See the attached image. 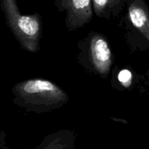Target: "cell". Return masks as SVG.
<instances>
[{"label":"cell","mask_w":149,"mask_h":149,"mask_svg":"<svg viewBox=\"0 0 149 149\" xmlns=\"http://www.w3.org/2000/svg\"><path fill=\"white\" fill-rule=\"evenodd\" d=\"M76 134L72 130H60L47 135L36 148L70 149L75 145Z\"/></svg>","instance_id":"6"},{"label":"cell","mask_w":149,"mask_h":149,"mask_svg":"<svg viewBox=\"0 0 149 149\" xmlns=\"http://www.w3.org/2000/svg\"><path fill=\"white\" fill-rule=\"evenodd\" d=\"M144 81H145V84H146L148 87H149V70L145 74V78H144Z\"/></svg>","instance_id":"9"},{"label":"cell","mask_w":149,"mask_h":149,"mask_svg":"<svg viewBox=\"0 0 149 149\" xmlns=\"http://www.w3.org/2000/svg\"><path fill=\"white\" fill-rule=\"evenodd\" d=\"M0 6L6 23L20 47L31 53L37 52L43 29L40 14H21L17 0H0Z\"/></svg>","instance_id":"2"},{"label":"cell","mask_w":149,"mask_h":149,"mask_svg":"<svg viewBox=\"0 0 149 149\" xmlns=\"http://www.w3.org/2000/svg\"><path fill=\"white\" fill-rule=\"evenodd\" d=\"M127 1L128 0H93L94 13L100 18H114L125 10Z\"/></svg>","instance_id":"7"},{"label":"cell","mask_w":149,"mask_h":149,"mask_svg":"<svg viewBox=\"0 0 149 149\" xmlns=\"http://www.w3.org/2000/svg\"><path fill=\"white\" fill-rule=\"evenodd\" d=\"M55 5L65 13V27L71 31L84 27L95 14L93 0H55Z\"/></svg>","instance_id":"5"},{"label":"cell","mask_w":149,"mask_h":149,"mask_svg":"<svg viewBox=\"0 0 149 149\" xmlns=\"http://www.w3.org/2000/svg\"><path fill=\"white\" fill-rule=\"evenodd\" d=\"M113 86H115L116 89L119 90H129L135 84V75L134 73L129 68H122L117 72L113 71Z\"/></svg>","instance_id":"8"},{"label":"cell","mask_w":149,"mask_h":149,"mask_svg":"<svg viewBox=\"0 0 149 149\" xmlns=\"http://www.w3.org/2000/svg\"><path fill=\"white\" fill-rule=\"evenodd\" d=\"M78 62L88 73L106 79L113 63V55L107 37L90 31L77 43Z\"/></svg>","instance_id":"3"},{"label":"cell","mask_w":149,"mask_h":149,"mask_svg":"<svg viewBox=\"0 0 149 149\" xmlns=\"http://www.w3.org/2000/svg\"><path fill=\"white\" fill-rule=\"evenodd\" d=\"M12 94L15 105L37 114L61 109L69 100L68 94L58 84L42 78L16 83L12 88Z\"/></svg>","instance_id":"1"},{"label":"cell","mask_w":149,"mask_h":149,"mask_svg":"<svg viewBox=\"0 0 149 149\" xmlns=\"http://www.w3.org/2000/svg\"><path fill=\"white\" fill-rule=\"evenodd\" d=\"M112 119H115L114 121H118V122H125V123H127V122H126V121H123V119H114V118L112 117L111 118Z\"/></svg>","instance_id":"10"},{"label":"cell","mask_w":149,"mask_h":149,"mask_svg":"<svg viewBox=\"0 0 149 149\" xmlns=\"http://www.w3.org/2000/svg\"><path fill=\"white\" fill-rule=\"evenodd\" d=\"M123 23L131 49L149 50V7L145 0H128Z\"/></svg>","instance_id":"4"}]
</instances>
